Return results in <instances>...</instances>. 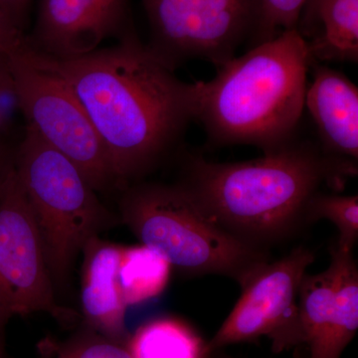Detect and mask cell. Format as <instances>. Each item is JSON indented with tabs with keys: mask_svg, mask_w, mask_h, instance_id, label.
Here are the masks:
<instances>
[{
	"mask_svg": "<svg viewBox=\"0 0 358 358\" xmlns=\"http://www.w3.org/2000/svg\"><path fill=\"white\" fill-rule=\"evenodd\" d=\"M30 60L62 78L102 141L117 185L154 169L193 120L185 83L131 30L117 44L70 60L31 51Z\"/></svg>",
	"mask_w": 358,
	"mask_h": 358,
	"instance_id": "6da1fadb",
	"label": "cell"
},
{
	"mask_svg": "<svg viewBox=\"0 0 358 358\" xmlns=\"http://www.w3.org/2000/svg\"><path fill=\"white\" fill-rule=\"evenodd\" d=\"M357 173L355 162L294 140L247 162L190 157L179 185L226 232L268 251L310 225V202L324 186L339 188Z\"/></svg>",
	"mask_w": 358,
	"mask_h": 358,
	"instance_id": "7a4b0ae2",
	"label": "cell"
},
{
	"mask_svg": "<svg viewBox=\"0 0 358 358\" xmlns=\"http://www.w3.org/2000/svg\"><path fill=\"white\" fill-rule=\"evenodd\" d=\"M310 65L300 31L286 30L218 67L210 81L192 84L193 120L217 147L279 150L294 141Z\"/></svg>",
	"mask_w": 358,
	"mask_h": 358,
	"instance_id": "3957f363",
	"label": "cell"
},
{
	"mask_svg": "<svg viewBox=\"0 0 358 358\" xmlns=\"http://www.w3.org/2000/svg\"><path fill=\"white\" fill-rule=\"evenodd\" d=\"M121 211L141 244L159 251L181 274L223 275L241 287L270 261L268 251L243 243L211 220L179 183L131 186Z\"/></svg>",
	"mask_w": 358,
	"mask_h": 358,
	"instance_id": "277c9868",
	"label": "cell"
},
{
	"mask_svg": "<svg viewBox=\"0 0 358 358\" xmlns=\"http://www.w3.org/2000/svg\"><path fill=\"white\" fill-rule=\"evenodd\" d=\"M13 164L52 280L63 282L85 244L107 222V211L80 169L29 127Z\"/></svg>",
	"mask_w": 358,
	"mask_h": 358,
	"instance_id": "5b68a950",
	"label": "cell"
},
{
	"mask_svg": "<svg viewBox=\"0 0 358 358\" xmlns=\"http://www.w3.org/2000/svg\"><path fill=\"white\" fill-rule=\"evenodd\" d=\"M7 57L26 126L72 162L96 192L119 186L100 136L64 80L24 53Z\"/></svg>",
	"mask_w": 358,
	"mask_h": 358,
	"instance_id": "8992f818",
	"label": "cell"
},
{
	"mask_svg": "<svg viewBox=\"0 0 358 358\" xmlns=\"http://www.w3.org/2000/svg\"><path fill=\"white\" fill-rule=\"evenodd\" d=\"M141 2L150 27L148 48L173 70L195 59L225 64L255 29L258 13V0Z\"/></svg>",
	"mask_w": 358,
	"mask_h": 358,
	"instance_id": "52a82bcc",
	"label": "cell"
},
{
	"mask_svg": "<svg viewBox=\"0 0 358 358\" xmlns=\"http://www.w3.org/2000/svg\"><path fill=\"white\" fill-rule=\"evenodd\" d=\"M46 313L71 320L55 299L43 245L13 166L0 188V331L13 317Z\"/></svg>",
	"mask_w": 358,
	"mask_h": 358,
	"instance_id": "ba28073f",
	"label": "cell"
},
{
	"mask_svg": "<svg viewBox=\"0 0 358 358\" xmlns=\"http://www.w3.org/2000/svg\"><path fill=\"white\" fill-rule=\"evenodd\" d=\"M315 259L312 250L299 246L257 268L240 287L236 305L207 343L208 352L261 338L271 339L274 352L300 345L299 291Z\"/></svg>",
	"mask_w": 358,
	"mask_h": 358,
	"instance_id": "9c48e42d",
	"label": "cell"
},
{
	"mask_svg": "<svg viewBox=\"0 0 358 358\" xmlns=\"http://www.w3.org/2000/svg\"><path fill=\"white\" fill-rule=\"evenodd\" d=\"M331 263L306 274L298 296L299 341L310 358H341L358 329V266L355 253L331 245Z\"/></svg>",
	"mask_w": 358,
	"mask_h": 358,
	"instance_id": "30bf717a",
	"label": "cell"
},
{
	"mask_svg": "<svg viewBox=\"0 0 358 358\" xmlns=\"http://www.w3.org/2000/svg\"><path fill=\"white\" fill-rule=\"evenodd\" d=\"M131 30L128 0H40L36 23L28 37L37 53L70 60Z\"/></svg>",
	"mask_w": 358,
	"mask_h": 358,
	"instance_id": "8fae6325",
	"label": "cell"
},
{
	"mask_svg": "<svg viewBox=\"0 0 358 358\" xmlns=\"http://www.w3.org/2000/svg\"><path fill=\"white\" fill-rule=\"evenodd\" d=\"M305 108L312 115L322 150L338 159H358V89L329 66L313 63Z\"/></svg>",
	"mask_w": 358,
	"mask_h": 358,
	"instance_id": "7c38bea8",
	"label": "cell"
},
{
	"mask_svg": "<svg viewBox=\"0 0 358 358\" xmlns=\"http://www.w3.org/2000/svg\"><path fill=\"white\" fill-rule=\"evenodd\" d=\"M122 246L92 237L85 244L81 306L90 329L117 341H127V306L119 281Z\"/></svg>",
	"mask_w": 358,
	"mask_h": 358,
	"instance_id": "4fadbf2b",
	"label": "cell"
},
{
	"mask_svg": "<svg viewBox=\"0 0 358 358\" xmlns=\"http://www.w3.org/2000/svg\"><path fill=\"white\" fill-rule=\"evenodd\" d=\"M319 31L307 40L313 63H357L358 0H308Z\"/></svg>",
	"mask_w": 358,
	"mask_h": 358,
	"instance_id": "5bb4252c",
	"label": "cell"
},
{
	"mask_svg": "<svg viewBox=\"0 0 358 358\" xmlns=\"http://www.w3.org/2000/svg\"><path fill=\"white\" fill-rule=\"evenodd\" d=\"M131 358H208L207 343L185 320L162 317L148 320L127 339Z\"/></svg>",
	"mask_w": 358,
	"mask_h": 358,
	"instance_id": "9a60e30c",
	"label": "cell"
},
{
	"mask_svg": "<svg viewBox=\"0 0 358 358\" xmlns=\"http://www.w3.org/2000/svg\"><path fill=\"white\" fill-rule=\"evenodd\" d=\"M173 271L166 257L147 245L122 246L119 281L127 306L159 296L169 286Z\"/></svg>",
	"mask_w": 358,
	"mask_h": 358,
	"instance_id": "2e32d148",
	"label": "cell"
},
{
	"mask_svg": "<svg viewBox=\"0 0 358 358\" xmlns=\"http://www.w3.org/2000/svg\"><path fill=\"white\" fill-rule=\"evenodd\" d=\"M326 219L338 231L334 242L341 251L355 253L358 241V196L320 192L313 197L308 209L310 224Z\"/></svg>",
	"mask_w": 358,
	"mask_h": 358,
	"instance_id": "e0dca14e",
	"label": "cell"
},
{
	"mask_svg": "<svg viewBox=\"0 0 358 358\" xmlns=\"http://www.w3.org/2000/svg\"><path fill=\"white\" fill-rule=\"evenodd\" d=\"M308 0H258L255 46L279 36L286 30L298 28L301 14Z\"/></svg>",
	"mask_w": 358,
	"mask_h": 358,
	"instance_id": "ac0fdd59",
	"label": "cell"
},
{
	"mask_svg": "<svg viewBox=\"0 0 358 358\" xmlns=\"http://www.w3.org/2000/svg\"><path fill=\"white\" fill-rule=\"evenodd\" d=\"M54 358H131L127 341H117L90 329L59 348Z\"/></svg>",
	"mask_w": 358,
	"mask_h": 358,
	"instance_id": "d6986e66",
	"label": "cell"
},
{
	"mask_svg": "<svg viewBox=\"0 0 358 358\" xmlns=\"http://www.w3.org/2000/svg\"><path fill=\"white\" fill-rule=\"evenodd\" d=\"M31 49L27 33L0 16V53L9 56Z\"/></svg>",
	"mask_w": 358,
	"mask_h": 358,
	"instance_id": "ffe728a7",
	"label": "cell"
},
{
	"mask_svg": "<svg viewBox=\"0 0 358 358\" xmlns=\"http://www.w3.org/2000/svg\"><path fill=\"white\" fill-rule=\"evenodd\" d=\"M32 0H0V16L25 31Z\"/></svg>",
	"mask_w": 358,
	"mask_h": 358,
	"instance_id": "44dd1931",
	"label": "cell"
},
{
	"mask_svg": "<svg viewBox=\"0 0 358 358\" xmlns=\"http://www.w3.org/2000/svg\"><path fill=\"white\" fill-rule=\"evenodd\" d=\"M13 166V159H10L7 150H4L2 145H0V188L3 185L7 173L10 171Z\"/></svg>",
	"mask_w": 358,
	"mask_h": 358,
	"instance_id": "7402d4cb",
	"label": "cell"
},
{
	"mask_svg": "<svg viewBox=\"0 0 358 358\" xmlns=\"http://www.w3.org/2000/svg\"><path fill=\"white\" fill-rule=\"evenodd\" d=\"M1 331H0V358H2L3 355V345H2Z\"/></svg>",
	"mask_w": 358,
	"mask_h": 358,
	"instance_id": "603a6c76",
	"label": "cell"
},
{
	"mask_svg": "<svg viewBox=\"0 0 358 358\" xmlns=\"http://www.w3.org/2000/svg\"><path fill=\"white\" fill-rule=\"evenodd\" d=\"M4 56H6V54H1L0 53V61H1V59L4 57Z\"/></svg>",
	"mask_w": 358,
	"mask_h": 358,
	"instance_id": "cb8c5ba5",
	"label": "cell"
}]
</instances>
